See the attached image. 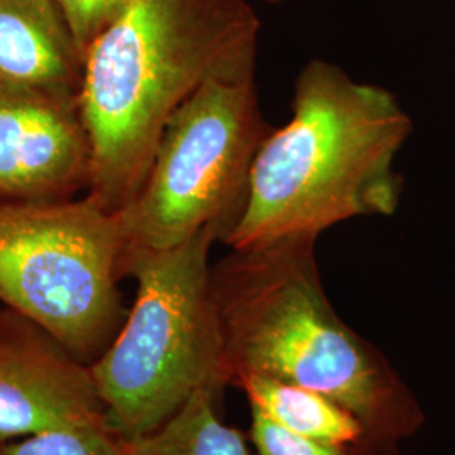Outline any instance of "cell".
<instances>
[{"label": "cell", "mask_w": 455, "mask_h": 455, "mask_svg": "<svg viewBox=\"0 0 455 455\" xmlns=\"http://www.w3.org/2000/svg\"><path fill=\"white\" fill-rule=\"evenodd\" d=\"M218 393L196 391L180 411L142 437L125 440L129 455H250L243 434L221 420ZM122 439V437H120Z\"/></svg>", "instance_id": "cell-11"}, {"label": "cell", "mask_w": 455, "mask_h": 455, "mask_svg": "<svg viewBox=\"0 0 455 455\" xmlns=\"http://www.w3.org/2000/svg\"><path fill=\"white\" fill-rule=\"evenodd\" d=\"M65 17L71 37L82 52L97 41L116 17L124 12L129 0H54Z\"/></svg>", "instance_id": "cell-14"}, {"label": "cell", "mask_w": 455, "mask_h": 455, "mask_svg": "<svg viewBox=\"0 0 455 455\" xmlns=\"http://www.w3.org/2000/svg\"><path fill=\"white\" fill-rule=\"evenodd\" d=\"M272 132L253 80L204 83L172 115L144 184L116 212L127 251H164L243 216L251 169Z\"/></svg>", "instance_id": "cell-6"}, {"label": "cell", "mask_w": 455, "mask_h": 455, "mask_svg": "<svg viewBox=\"0 0 455 455\" xmlns=\"http://www.w3.org/2000/svg\"><path fill=\"white\" fill-rule=\"evenodd\" d=\"M83 56L54 0H0V82L78 98Z\"/></svg>", "instance_id": "cell-9"}, {"label": "cell", "mask_w": 455, "mask_h": 455, "mask_svg": "<svg viewBox=\"0 0 455 455\" xmlns=\"http://www.w3.org/2000/svg\"><path fill=\"white\" fill-rule=\"evenodd\" d=\"M236 388L244 391L251 410L293 434L364 455H387L358 415L324 393L265 376H248Z\"/></svg>", "instance_id": "cell-10"}, {"label": "cell", "mask_w": 455, "mask_h": 455, "mask_svg": "<svg viewBox=\"0 0 455 455\" xmlns=\"http://www.w3.org/2000/svg\"><path fill=\"white\" fill-rule=\"evenodd\" d=\"M105 420L88 364L31 321H0V447L54 428Z\"/></svg>", "instance_id": "cell-8"}, {"label": "cell", "mask_w": 455, "mask_h": 455, "mask_svg": "<svg viewBox=\"0 0 455 455\" xmlns=\"http://www.w3.org/2000/svg\"><path fill=\"white\" fill-rule=\"evenodd\" d=\"M260 28L246 0H129L83 60L86 197L122 212L180 105L212 80L255 78Z\"/></svg>", "instance_id": "cell-1"}, {"label": "cell", "mask_w": 455, "mask_h": 455, "mask_svg": "<svg viewBox=\"0 0 455 455\" xmlns=\"http://www.w3.org/2000/svg\"><path fill=\"white\" fill-rule=\"evenodd\" d=\"M267 2H280V0H267Z\"/></svg>", "instance_id": "cell-16"}, {"label": "cell", "mask_w": 455, "mask_h": 455, "mask_svg": "<svg viewBox=\"0 0 455 455\" xmlns=\"http://www.w3.org/2000/svg\"><path fill=\"white\" fill-rule=\"evenodd\" d=\"M4 312H5V309H4V307H0V321H2V315H4Z\"/></svg>", "instance_id": "cell-15"}, {"label": "cell", "mask_w": 455, "mask_h": 455, "mask_svg": "<svg viewBox=\"0 0 455 455\" xmlns=\"http://www.w3.org/2000/svg\"><path fill=\"white\" fill-rule=\"evenodd\" d=\"M410 133V116L387 88L309 61L295 82L292 118L261 144L243 216L225 244L319 238L351 218L395 214L402 195L395 159Z\"/></svg>", "instance_id": "cell-3"}, {"label": "cell", "mask_w": 455, "mask_h": 455, "mask_svg": "<svg viewBox=\"0 0 455 455\" xmlns=\"http://www.w3.org/2000/svg\"><path fill=\"white\" fill-rule=\"evenodd\" d=\"M125 251L116 212L90 197L0 203V306L90 366L127 315Z\"/></svg>", "instance_id": "cell-5"}, {"label": "cell", "mask_w": 455, "mask_h": 455, "mask_svg": "<svg viewBox=\"0 0 455 455\" xmlns=\"http://www.w3.org/2000/svg\"><path fill=\"white\" fill-rule=\"evenodd\" d=\"M206 229L164 251H125L124 274L137 292L108 347L88 368L105 420L122 439L142 437L196 391L227 388L212 295Z\"/></svg>", "instance_id": "cell-4"}, {"label": "cell", "mask_w": 455, "mask_h": 455, "mask_svg": "<svg viewBox=\"0 0 455 455\" xmlns=\"http://www.w3.org/2000/svg\"><path fill=\"white\" fill-rule=\"evenodd\" d=\"M317 236L231 250L212 265L228 387L265 376L324 393L364 422L387 455L425 422L378 347L342 321L321 283Z\"/></svg>", "instance_id": "cell-2"}, {"label": "cell", "mask_w": 455, "mask_h": 455, "mask_svg": "<svg viewBox=\"0 0 455 455\" xmlns=\"http://www.w3.org/2000/svg\"><path fill=\"white\" fill-rule=\"evenodd\" d=\"M0 455H129L125 442L107 420L54 428L14 440L0 447Z\"/></svg>", "instance_id": "cell-12"}, {"label": "cell", "mask_w": 455, "mask_h": 455, "mask_svg": "<svg viewBox=\"0 0 455 455\" xmlns=\"http://www.w3.org/2000/svg\"><path fill=\"white\" fill-rule=\"evenodd\" d=\"M90 159L78 98L0 82V203L65 199Z\"/></svg>", "instance_id": "cell-7"}, {"label": "cell", "mask_w": 455, "mask_h": 455, "mask_svg": "<svg viewBox=\"0 0 455 455\" xmlns=\"http://www.w3.org/2000/svg\"><path fill=\"white\" fill-rule=\"evenodd\" d=\"M250 437L259 455H364L344 445L293 434L257 410H251Z\"/></svg>", "instance_id": "cell-13"}]
</instances>
